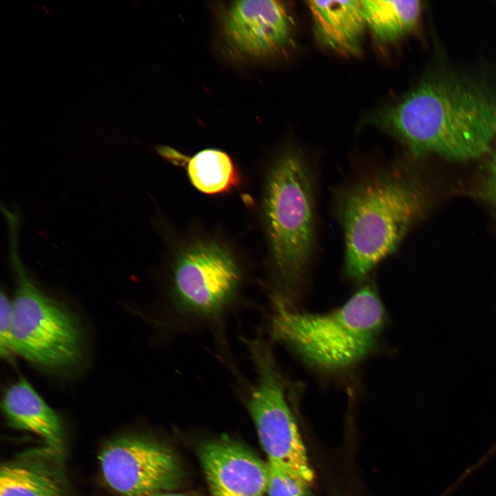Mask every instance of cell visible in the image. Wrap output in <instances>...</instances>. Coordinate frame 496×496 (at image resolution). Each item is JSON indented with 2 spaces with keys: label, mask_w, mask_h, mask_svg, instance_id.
<instances>
[{
  "label": "cell",
  "mask_w": 496,
  "mask_h": 496,
  "mask_svg": "<svg viewBox=\"0 0 496 496\" xmlns=\"http://www.w3.org/2000/svg\"><path fill=\"white\" fill-rule=\"evenodd\" d=\"M366 121L395 136L415 157L473 160L489 150L496 136V87L451 73L435 74Z\"/></svg>",
  "instance_id": "6da1fadb"
},
{
  "label": "cell",
  "mask_w": 496,
  "mask_h": 496,
  "mask_svg": "<svg viewBox=\"0 0 496 496\" xmlns=\"http://www.w3.org/2000/svg\"><path fill=\"white\" fill-rule=\"evenodd\" d=\"M429 198L419 172L400 163L367 171L342 187L335 211L343 231L347 277L364 279L393 254L424 216Z\"/></svg>",
  "instance_id": "7a4b0ae2"
},
{
  "label": "cell",
  "mask_w": 496,
  "mask_h": 496,
  "mask_svg": "<svg viewBox=\"0 0 496 496\" xmlns=\"http://www.w3.org/2000/svg\"><path fill=\"white\" fill-rule=\"evenodd\" d=\"M386 314L372 283L360 287L339 308L325 313L292 309L273 298L271 329L303 361L326 373L355 366L373 353Z\"/></svg>",
  "instance_id": "3957f363"
},
{
  "label": "cell",
  "mask_w": 496,
  "mask_h": 496,
  "mask_svg": "<svg viewBox=\"0 0 496 496\" xmlns=\"http://www.w3.org/2000/svg\"><path fill=\"white\" fill-rule=\"evenodd\" d=\"M314 173L297 149L282 152L267 180L263 210L276 273L275 294L287 305L304 286L316 245Z\"/></svg>",
  "instance_id": "277c9868"
},
{
  "label": "cell",
  "mask_w": 496,
  "mask_h": 496,
  "mask_svg": "<svg viewBox=\"0 0 496 496\" xmlns=\"http://www.w3.org/2000/svg\"><path fill=\"white\" fill-rule=\"evenodd\" d=\"M10 236V255L17 287L12 302L13 346L17 355L49 372L66 373L83 355L82 334L75 316L48 296L27 274Z\"/></svg>",
  "instance_id": "5b68a950"
},
{
  "label": "cell",
  "mask_w": 496,
  "mask_h": 496,
  "mask_svg": "<svg viewBox=\"0 0 496 496\" xmlns=\"http://www.w3.org/2000/svg\"><path fill=\"white\" fill-rule=\"evenodd\" d=\"M256 371L248 409L268 461L311 484L313 472L298 428L287 400L285 383L267 345L249 342Z\"/></svg>",
  "instance_id": "8992f818"
},
{
  "label": "cell",
  "mask_w": 496,
  "mask_h": 496,
  "mask_svg": "<svg viewBox=\"0 0 496 496\" xmlns=\"http://www.w3.org/2000/svg\"><path fill=\"white\" fill-rule=\"evenodd\" d=\"M240 282L236 262L224 247L209 241L189 245L173 269V293L184 312L203 318L219 314L231 302Z\"/></svg>",
  "instance_id": "52a82bcc"
},
{
  "label": "cell",
  "mask_w": 496,
  "mask_h": 496,
  "mask_svg": "<svg viewBox=\"0 0 496 496\" xmlns=\"http://www.w3.org/2000/svg\"><path fill=\"white\" fill-rule=\"evenodd\" d=\"M99 459L106 483L125 496L170 490L180 479V467L174 453L141 437L125 436L111 441Z\"/></svg>",
  "instance_id": "ba28073f"
},
{
  "label": "cell",
  "mask_w": 496,
  "mask_h": 496,
  "mask_svg": "<svg viewBox=\"0 0 496 496\" xmlns=\"http://www.w3.org/2000/svg\"><path fill=\"white\" fill-rule=\"evenodd\" d=\"M220 30L228 48L251 61L270 59L291 44L293 22L284 2L235 1L220 14Z\"/></svg>",
  "instance_id": "9c48e42d"
},
{
  "label": "cell",
  "mask_w": 496,
  "mask_h": 496,
  "mask_svg": "<svg viewBox=\"0 0 496 496\" xmlns=\"http://www.w3.org/2000/svg\"><path fill=\"white\" fill-rule=\"evenodd\" d=\"M199 457L211 496H262L267 491V463L238 444L207 442Z\"/></svg>",
  "instance_id": "30bf717a"
},
{
  "label": "cell",
  "mask_w": 496,
  "mask_h": 496,
  "mask_svg": "<svg viewBox=\"0 0 496 496\" xmlns=\"http://www.w3.org/2000/svg\"><path fill=\"white\" fill-rule=\"evenodd\" d=\"M63 455L45 446L3 463L0 496H66Z\"/></svg>",
  "instance_id": "8fae6325"
},
{
  "label": "cell",
  "mask_w": 496,
  "mask_h": 496,
  "mask_svg": "<svg viewBox=\"0 0 496 496\" xmlns=\"http://www.w3.org/2000/svg\"><path fill=\"white\" fill-rule=\"evenodd\" d=\"M306 3L316 39L322 46L347 57L360 54L366 29L362 1H308Z\"/></svg>",
  "instance_id": "7c38bea8"
},
{
  "label": "cell",
  "mask_w": 496,
  "mask_h": 496,
  "mask_svg": "<svg viewBox=\"0 0 496 496\" xmlns=\"http://www.w3.org/2000/svg\"><path fill=\"white\" fill-rule=\"evenodd\" d=\"M1 408L11 426L36 434L46 446L63 454L64 435L59 416L24 378L6 389Z\"/></svg>",
  "instance_id": "4fadbf2b"
},
{
  "label": "cell",
  "mask_w": 496,
  "mask_h": 496,
  "mask_svg": "<svg viewBox=\"0 0 496 496\" xmlns=\"http://www.w3.org/2000/svg\"><path fill=\"white\" fill-rule=\"evenodd\" d=\"M366 28L380 41L391 43L411 32L420 17L417 0L362 1Z\"/></svg>",
  "instance_id": "5bb4252c"
},
{
  "label": "cell",
  "mask_w": 496,
  "mask_h": 496,
  "mask_svg": "<svg viewBox=\"0 0 496 496\" xmlns=\"http://www.w3.org/2000/svg\"><path fill=\"white\" fill-rule=\"evenodd\" d=\"M192 185L207 194L227 192L236 188L240 177L230 156L223 151L206 149L192 157L184 156Z\"/></svg>",
  "instance_id": "9a60e30c"
},
{
  "label": "cell",
  "mask_w": 496,
  "mask_h": 496,
  "mask_svg": "<svg viewBox=\"0 0 496 496\" xmlns=\"http://www.w3.org/2000/svg\"><path fill=\"white\" fill-rule=\"evenodd\" d=\"M269 496H307L309 483L278 464L267 462Z\"/></svg>",
  "instance_id": "2e32d148"
},
{
  "label": "cell",
  "mask_w": 496,
  "mask_h": 496,
  "mask_svg": "<svg viewBox=\"0 0 496 496\" xmlns=\"http://www.w3.org/2000/svg\"><path fill=\"white\" fill-rule=\"evenodd\" d=\"M0 354L7 361H11L16 354L13 346L12 302L3 291L0 296Z\"/></svg>",
  "instance_id": "e0dca14e"
},
{
  "label": "cell",
  "mask_w": 496,
  "mask_h": 496,
  "mask_svg": "<svg viewBox=\"0 0 496 496\" xmlns=\"http://www.w3.org/2000/svg\"><path fill=\"white\" fill-rule=\"evenodd\" d=\"M482 189L485 198L496 205V152L489 162Z\"/></svg>",
  "instance_id": "ac0fdd59"
},
{
  "label": "cell",
  "mask_w": 496,
  "mask_h": 496,
  "mask_svg": "<svg viewBox=\"0 0 496 496\" xmlns=\"http://www.w3.org/2000/svg\"><path fill=\"white\" fill-rule=\"evenodd\" d=\"M141 496H183L179 494L164 493L163 491L152 493Z\"/></svg>",
  "instance_id": "d6986e66"
}]
</instances>
